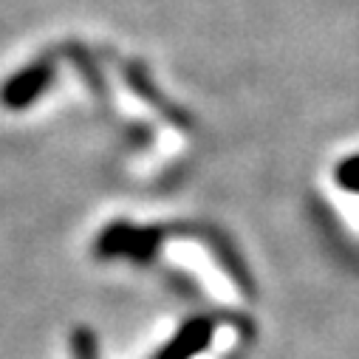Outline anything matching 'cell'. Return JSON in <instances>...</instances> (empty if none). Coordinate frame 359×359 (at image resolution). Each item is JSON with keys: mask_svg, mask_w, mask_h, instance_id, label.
Here are the masks:
<instances>
[{"mask_svg": "<svg viewBox=\"0 0 359 359\" xmlns=\"http://www.w3.org/2000/svg\"><path fill=\"white\" fill-rule=\"evenodd\" d=\"M337 175H339V184H342V187H351V190L359 193V158L345 161Z\"/></svg>", "mask_w": 359, "mask_h": 359, "instance_id": "obj_5", "label": "cell"}, {"mask_svg": "<svg viewBox=\"0 0 359 359\" xmlns=\"http://www.w3.org/2000/svg\"><path fill=\"white\" fill-rule=\"evenodd\" d=\"M156 238L158 232L156 229H136V226H111L102 238H100V255L111 257V255H125V257H150L153 255V246H156Z\"/></svg>", "mask_w": 359, "mask_h": 359, "instance_id": "obj_1", "label": "cell"}, {"mask_svg": "<svg viewBox=\"0 0 359 359\" xmlns=\"http://www.w3.org/2000/svg\"><path fill=\"white\" fill-rule=\"evenodd\" d=\"M48 79H51V65L46 60L34 62V65L23 68L15 79H9L0 97H4V102L9 108H26L32 100H37L43 94V88L48 85Z\"/></svg>", "mask_w": 359, "mask_h": 359, "instance_id": "obj_3", "label": "cell"}, {"mask_svg": "<svg viewBox=\"0 0 359 359\" xmlns=\"http://www.w3.org/2000/svg\"><path fill=\"white\" fill-rule=\"evenodd\" d=\"M212 339V320L210 317H196L184 323V328L178 331L153 359H193L201 353Z\"/></svg>", "mask_w": 359, "mask_h": 359, "instance_id": "obj_2", "label": "cell"}, {"mask_svg": "<svg viewBox=\"0 0 359 359\" xmlns=\"http://www.w3.org/2000/svg\"><path fill=\"white\" fill-rule=\"evenodd\" d=\"M74 359H97V342L91 331H76L74 334Z\"/></svg>", "mask_w": 359, "mask_h": 359, "instance_id": "obj_4", "label": "cell"}]
</instances>
